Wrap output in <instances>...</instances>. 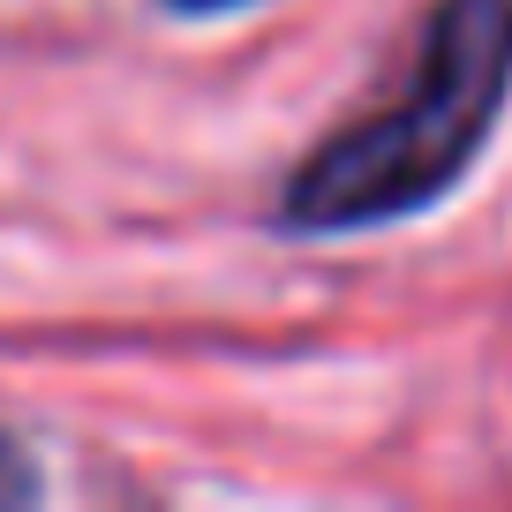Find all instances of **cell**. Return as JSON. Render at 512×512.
I'll use <instances>...</instances> for the list:
<instances>
[{
    "mask_svg": "<svg viewBox=\"0 0 512 512\" xmlns=\"http://www.w3.org/2000/svg\"><path fill=\"white\" fill-rule=\"evenodd\" d=\"M174 8H189V16H219V8H241V0H174Z\"/></svg>",
    "mask_w": 512,
    "mask_h": 512,
    "instance_id": "cell-3",
    "label": "cell"
},
{
    "mask_svg": "<svg viewBox=\"0 0 512 512\" xmlns=\"http://www.w3.org/2000/svg\"><path fill=\"white\" fill-rule=\"evenodd\" d=\"M512 98V0H437L422 23L407 91L324 136L279 196L294 234H362L430 211L467 166Z\"/></svg>",
    "mask_w": 512,
    "mask_h": 512,
    "instance_id": "cell-1",
    "label": "cell"
},
{
    "mask_svg": "<svg viewBox=\"0 0 512 512\" xmlns=\"http://www.w3.org/2000/svg\"><path fill=\"white\" fill-rule=\"evenodd\" d=\"M23 490H31V475L16 467V452L0 445V497H23Z\"/></svg>",
    "mask_w": 512,
    "mask_h": 512,
    "instance_id": "cell-2",
    "label": "cell"
}]
</instances>
